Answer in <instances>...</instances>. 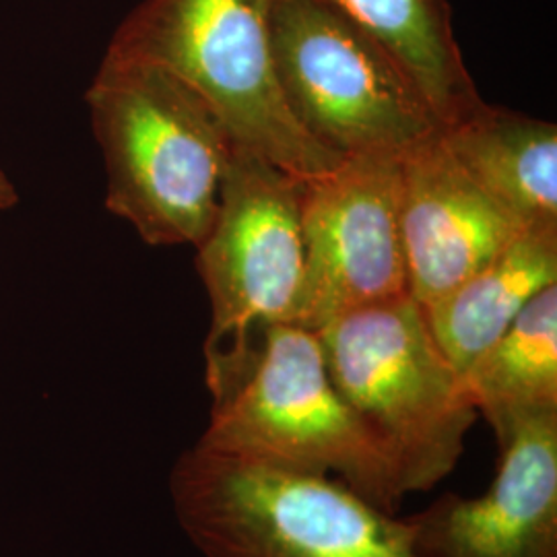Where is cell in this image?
<instances>
[{
    "label": "cell",
    "instance_id": "obj_1",
    "mask_svg": "<svg viewBox=\"0 0 557 557\" xmlns=\"http://www.w3.org/2000/svg\"><path fill=\"white\" fill-rule=\"evenodd\" d=\"M85 101L108 174L106 209L149 246H199L236 147L213 106L161 66L108 54Z\"/></svg>",
    "mask_w": 557,
    "mask_h": 557
},
{
    "label": "cell",
    "instance_id": "obj_2",
    "mask_svg": "<svg viewBox=\"0 0 557 557\" xmlns=\"http://www.w3.org/2000/svg\"><path fill=\"white\" fill-rule=\"evenodd\" d=\"M211 397L200 446L337 479L391 515L405 498L391 458L338 395L314 331L289 322L267 326L238 372Z\"/></svg>",
    "mask_w": 557,
    "mask_h": 557
},
{
    "label": "cell",
    "instance_id": "obj_3",
    "mask_svg": "<svg viewBox=\"0 0 557 557\" xmlns=\"http://www.w3.org/2000/svg\"><path fill=\"white\" fill-rule=\"evenodd\" d=\"M180 529L202 557H419L409 522L337 479L200 446L170 473Z\"/></svg>",
    "mask_w": 557,
    "mask_h": 557
},
{
    "label": "cell",
    "instance_id": "obj_4",
    "mask_svg": "<svg viewBox=\"0 0 557 557\" xmlns=\"http://www.w3.org/2000/svg\"><path fill=\"white\" fill-rule=\"evenodd\" d=\"M317 335L338 395L391 458L403 496L448 478L478 409L418 301L407 294L366 306Z\"/></svg>",
    "mask_w": 557,
    "mask_h": 557
},
{
    "label": "cell",
    "instance_id": "obj_5",
    "mask_svg": "<svg viewBox=\"0 0 557 557\" xmlns=\"http://www.w3.org/2000/svg\"><path fill=\"white\" fill-rule=\"evenodd\" d=\"M273 0H143L106 54L170 71L213 106L234 140L294 178L338 160L310 139L283 100L273 59Z\"/></svg>",
    "mask_w": 557,
    "mask_h": 557
},
{
    "label": "cell",
    "instance_id": "obj_6",
    "mask_svg": "<svg viewBox=\"0 0 557 557\" xmlns=\"http://www.w3.org/2000/svg\"><path fill=\"white\" fill-rule=\"evenodd\" d=\"M278 87L301 131L338 160L403 158L444 128L379 41L322 0H273Z\"/></svg>",
    "mask_w": 557,
    "mask_h": 557
},
{
    "label": "cell",
    "instance_id": "obj_7",
    "mask_svg": "<svg viewBox=\"0 0 557 557\" xmlns=\"http://www.w3.org/2000/svg\"><path fill=\"white\" fill-rule=\"evenodd\" d=\"M304 180L236 143L213 223L197 250L211 299L207 386L232 379L271 324H294L304 281Z\"/></svg>",
    "mask_w": 557,
    "mask_h": 557
},
{
    "label": "cell",
    "instance_id": "obj_8",
    "mask_svg": "<svg viewBox=\"0 0 557 557\" xmlns=\"http://www.w3.org/2000/svg\"><path fill=\"white\" fill-rule=\"evenodd\" d=\"M397 156L347 158L301 188L304 281L294 324L326 322L409 294Z\"/></svg>",
    "mask_w": 557,
    "mask_h": 557
},
{
    "label": "cell",
    "instance_id": "obj_9",
    "mask_svg": "<svg viewBox=\"0 0 557 557\" xmlns=\"http://www.w3.org/2000/svg\"><path fill=\"white\" fill-rule=\"evenodd\" d=\"M498 450L483 496L444 494L405 518L419 557H557V416L524 423Z\"/></svg>",
    "mask_w": 557,
    "mask_h": 557
},
{
    "label": "cell",
    "instance_id": "obj_10",
    "mask_svg": "<svg viewBox=\"0 0 557 557\" xmlns=\"http://www.w3.org/2000/svg\"><path fill=\"white\" fill-rule=\"evenodd\" d=\"M400 234L409 296L425 310L524 230L483 193L438 137L400 158Z\"/></svg>",
    "mask_w": 557,
    "mask_h": 557
},
{
    "label": "cell",
    "instance_id": "obj_11",
    "mask_svg": "<svg viewBox=\"0 0 557 557\" xmlns=\"http://www.w3.org/2000/svg\"><path fill=\"white\" fill-rule=\"evenodd\" d=\"M440 143L522 227H557V126L479 101Z\"/></svg>",
    "mask_w": 557,
    "mask_h": 557
},
{
    "label": "cell",
    "instance_id": "obj_12",
    "mask_svg": "<svg viewBox=\"0 0 557 557\" xmlns=\"http://www.w3.org/2000/svg\"><path fill=\"white\" fill-rule=\"evenodd\" d=\"M552 285H557V227H524L478 273L421 310L440 351L465 376L527 304Z\"/></svg>",
    "mask_w": 557,
    "mask_h": 557
},
{
    "label": "cell",
    "instance_id": "obj_13",
    "mask_svg": "<svg viewBox=\"0 0 557 557\" xmlns=\"http://www.w3.org/2000/svg\"><path fill=\"white\" fill-rule=\"evenodd\" d=\"M462 380L498 448L524 423L557 416V285L531 299Z\"/></svg>",
    "mask_w": 557,
    "mask_h": 557
},
{
    "label": "cell",
    "instance_id": "obj_14",
    "mask_svg": "<svg viewBox=\"0 0 557 557\" xmlns=\"http://www.w3.org/2000/svg\"><path fill=\"white\" fill-rule=\"evenodd\" d=\"M397 60L450 124L479 98L458 48L448 0H322Z\"/></svg>",
    "mask_w": 557,
    "mask_h": 557
},
{
    "label": "cell",
    "instance_id": "obj_15",
    "mask_svg": "<svg viewBox=\"0 0 557 557\" xmlns=\"http://www.w3.org/2000/svg\"><path fill=\"white\" fill-rule=\"evenodd\" d=\"M20 205V193L17 186L7 176L4 168L0 165V211H9Z\"/></svg>",
    "mask_w": 557,
    "mask_h": 557
}]
</instances>
